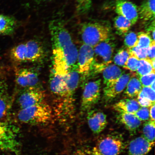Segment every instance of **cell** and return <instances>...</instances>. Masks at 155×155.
Instances as JSON below:
<instances>
[{
  "instance_id": "obj_23",
  "label": "cell",
  "mask_w": 155,
  "mask_h": 155,
  "mask_svg": "<svg viewBox=\"0 0 155 155\" xmlns=\"http://www.w3.org/2000/svg\"><path fill=\"white\" fill-rule=\"evenodd\" d=\"M140 80L135 75L131 77L126 87L125 94L129 98L137 97L142 88Z\"/></svg>"
},
{
  "instance_id": "obj_22",
  "label": "cell",
  "mask_w": 155,
  "mask_h": 155,
  "mask_svg": "<svg viewBox=\"0 0 155 155\" xmlns=\"http://www.w3.org/2000/svg\"><path fill=\"white\" fill-rule=\"evenodd\" d=\"M6 89L5 87H2L0 89V121L2 122L8 114L12 104L11 100Z\"/></svg>"
},
{
  "instance_id": "obj_35",
  "label": "cell",
  "mask_w": 155,
  "mask_h": 155,
  "mask_svg": "<svg viewBox=\"0 0 155 155\" xmlns=\"http://www.w3.org/2000/svg\"><path fill=\"white\" fill-rule=\"evenodd\" d=\"M134 114L141 121L148 120L150 118V110L148 107H140Z\"/></svg>"
},
{
  "instance_id": "obj_2",
  "label": "cell",
  "mask_w": 155,
  "mask_h": 155,
  "mask_svg": "<svg viewBox=\"0 0 155 155\" xmlns=\"http://www.w3.org/2000/svg\"><path fill=\"white\" fill-rule=\"evenodd\" d=\"M49 30L53 51L52 71L63 75L77 69L78 51L63 23L60 20L52 21Z\"/></svg>"
},
{
  "instance_id": "obj_39",
  "label": "cell",
  "mask_w": 155,
  "mask_h": 155,
  "mask_svg": "<svg viewBox=\"0 0 155 155\" xmlns=\"http://www.w3.org/2000/svg\"><path fill=\"white\" fill-rule=\"evenodd\" d=\"M155 104H153L150 107V120L155 121Z\"/></svg>"
},
{
  "instance_id": "obj_31",
  "label": "cell",
  "mask_w": 155,
  "mask_h": 155,
  "mask_svg": "<svg viewBox=\"0 0 155 155\" xmlns=\"http://www.w3.org/2000/svg\"><path fill=\"white\" fill-rule=\"evenodd\" d=\"M139 61V59L136 57L130 54L123 68L125 69L129 70L131 72L137 71Z\"/></svg>"
},
{
  "instance_id": "obj_24",
  "label": "cell",
  "mask_w": 155,
  "mask_h": 155,
  "mask_svg": "<svg viewBox=\"0 0 155 155\" xmlns=\"http://www.w3.org/2000/svg\"><path fill=\"white\" fill-rule=\"evenodd\" d=\"M132 25L130 21L121 15H118L114 19V27L120 35L125 36Z\"/></svg>"
},
{
  "instance_id": "obj_13",
  "label": "cell",
  "mask_w": 155,
  "mask_h": 155,
  "mask_svg": "<svg viewBox=\"0 0 155 155\" xmlns=\"http://www.w3.org/2000/svg\"><path fill=\"white\" fill-rule=\"evenodd\" d=\"M115 11L118 15L130 21L133 25L138 20V9L137 5L127 0H116Z\"/></svg>"
},
{
  "instance_id": "obj_38",
  "label": "cell",
  "mask_w": 155,
  "mask_h": 155,
  "mask_svg": "<svg viewBox=\"0 0 155 155\" xmlns=\"http://www.w3.org/2000/svg\"><path fill=\"white\" fill-rule=\"evenodd\" d=\"M155 41H153L147 50V59H155Z\"/></svg>"
},
{
  "instance_id": "obj_6",
  "label": "cell",
  "mask_w": 155,
  "mask_h": 155,
  "mask_svg": "<svg viewBox=\"0 0 155 155\" xmlns=\"http://www.w3.org/2000/svg\"><path fill=\"white\" fill-rule=\"evenodd\" d=\"M111 29L107 25L99 22H88L82 25L81 35L84 44L94 48L110 38Z\"/></svg>"
},
{
  "instance_id": "obj_10",
  "label": "cell",
  "mask_w": 155,
  "mask_h": 155,
  "mask_svg": "<svg viewBox=\"0 0 155 155\" xmlns=\"http://www.w3.org/2000/svg\"><path fill=\"white\" fill-rule=\"evenodd\" d=\"M16 84L23 89L41 87L39 77L37 71L32 68H21L15 72Z\"/></svg>"
},
{
  "instance_id": "obj_8",
  "label": "cell",
  "mask_w": 155,
  "mask_h": 155,
  "mask_svg": "<svg viewBox=\"0 0 155 155\" xmlns=\"http://www.w3.org/2000/svg\"><path fill=\"white\" fill-rule=\"evenodd\" d=\"M0 148L15 153L19 152L16 132L11 126L2 121H0Z\"/></svg>"
},
{
  "instance_id": "obj_7",
  "label": "cell",
  "mask_w": 155,
  "mask_h": 155,
  "mask_svg": "<svg viewBox=\"0 0 155 155\" xmlns=\"http://www.w3.org/2000/svg\"><path fill=\"white\" fill-rule=\"evenodd\" d=\"M101 82V79H100L85 84L81 100V109L82 111H88L100 100Z\"/></svg>"
},
{
  "instance_id": "obj_3",
  "label": "cell",
  "mask_w": 155,
  "mask_h": 155,
  "mask_svg": "<svg viewBox=\"0 0 155 155\" xmlns=\"http://www.w3.org/2000/svg\"><path fill=\"white\" fill-rule=\"evenodd\" d=\"M46 50L40 41L33 39L17 45L10 52V57L17 63H38L43 61Z\"/></svg>"
},
{
  "instance_id": "obj_20",
  "label": "cell",
  "mask_w": 155,
  "mask_h": 155,
  "mask_svg": "<svg viewBox=\"0 0 155 155\" xmlns=\"http://www.w3.org/2000/svg\"><path fill=\"white\" fill-rule=\"evenodd\" d=\"M119 112L120 121L129 130L134 131L140 127L141 121L134 114L123 112Z\"/></svg>"
},
{
  "instance_id": "obj_16",
  "label": "cell",
  "mask_w": 155,
  "mask_h": 155,
  "mask_svg": "<svg viewBox=\"0 0 155 155\" xmlns=\"http://www.w3.org/2000/svg\"><path fill=\"white\" fill-rule=\"evenodd\" d=\"M154 142H150L143 137L132 140L129 147L128 155H146L154 147Z\"/></svg>"
},
{
  "instance_id": "obj_15",
  "label": "cell",
  "mask_w": 155,
  "mask_h": 155,
  "mask_svg": "<svg viewBox=\"0 0 155 155\" xmlns=\"http://www.w3.org/2000/svg\"><path fill=\"white\" fill-rule=\"evenodd\" d=\"M87 119L89 127L95 134L102 132L107 125L106 116L101 112L94 111L89 112Z\"/></svg>"
},
{
  "instance_id": "obj_28",
  "label": "cell",
  "mask_w": 155,
  "mask_h": 155,
  "mask_svg": "<svg viewBox=\"0 0 155 155\" xmlns=\"http://www.w3.org/2000/svg\"><path fill=\"white\" fill-rule=\"evenodd\" d=\"M130 55L129 49L128 48L119 50L114 57V63L116 65L123 67Z\"/></svg>"
},
{
  "instance_id": "obj_12",
  "label": "cell",
  "mask_w": 155,
  "mask_h": 155,
  "mask_svg": "<svg viewBox=\"0 0 155 155\" xmlns=\"http://www.w3.org/2000/svg\"><path fill=\"white\" fill-rule=\"evenodd\" d=\"M124 147V143L120 139L114 136H108L99 141L96 148L103 155H119Z\"/></svg>"
},
{
  "instance_id": "obj_32",
  "label": "cell",
  "mask_w": 155,
  "mask_h": 155,
  "mask_svg": "<svg viewBox=\"0 0 155 155\" xmlns=\"http://www.w3.org/2000/svg\"><path fill=\"white\" fill-rule=\"evenodd\" d=\"M148 48H141L137 46L129 49L130 54L136 57L139 60L147 59Z\"/></svg>"
},
{
  "instance_id": "obj_36",
  "label": "cell",
  "mask_w": 155,
  "mask_h": 155,
  "mask_svg": "<svg viewBox=\"0 0 155 155\" xmlns=\"http://www.w3.org/2000/svg\"><path fill=\"white\" fill-rule=\"evenodd\" d=\"M155 78V72L140 76V80L143 87H150L152 83L154 82Z\"/></svg>"
},
{
  "instance_id": "obj_5",
  "label": "cell",
  "mask_w": 155,
  "mask_h": 155,
  "mask_svg": "<svg viewBox=\"0 0 155 155\" xmlns=\"http://www.w3.org/2000/svg\"><path fill=\"white\" fill-rule=\"evenodd\" d=\"M115 45L110 38L97 45L94 48V60L90 71L87 78L102 72L112 62V58Z\"/></svg>"
},
{
  "instance_id": "obj_34",
  "label": "cell",
  "mask_w": 155,
  "mask_h": 155,
  "mask_svg": "<svg viewBox=\"0 0 155 155\" xmlns=\"http://www.w3.org/2000/svg\"><path fill=\"white\" fill-rule=\"evenodd\" d=\"M73 155H103L98 152L96 147L93 148H83L78 149Z\"/></svg>"
},
{
  "instance_id": "obj_21",
  "label": "cell",
  "mask_w": 155,
  "mask_h": 155,
  "mask_svg": "<svg viewBox=\"0 0 155 155\" xmlns=\"http://www.w3.org/2000/svg\"><path fill=\"white\" fill-rule=\"evenodd\" d=\"M118 112H123L134 114L140 107L137 100L134 99H125L120 101L114 106Z\"/></svg>"
},
{
  "instance_id": "obj_37",
  "label": "cell",
  "mask_w": 155,
  "mask_h": 155,
  "mask_svg": "<svg viewBox=\"0 0 155 155\" xmlns=\"http://www.w3.org/2000/svg\"><path fill=\"white\" fill-rule=\"evenodd\" d=\"M137 101L138 102L139 105L141 107H149L152 105L153 104H155L153 103L150 101V100L141 97L137 96Z\"/></svg>"
},
{
  "instance_id": "obj_17",
  "label": "cell",
  "mask_w": 155,
  "mask_h": 155,
  "mask_svg": "<svg viewBox=\"0 0 155 155\" xmlns=\"http://www.w3.org/2000/svg\"><path fill=\"white\" fill-rule=\"evenodd\" d=\"M17 26V21L14 17L0 14V35H9L12 34Z\"/></svg>"
},
{
  "instance_id": "obj_4",
  "label": "cell",
  "mask_w": 155,
  "mask_h": 155,
  "mask_svg": "<svg viewBox=\"0 0 155 155\" xmlns=\"http://www.w3.org/2000/svg\"><path fill=\"white\" fill-rule=\"evenodd\" d=\"M17 117L22 123L38 125L49 124L55 116L52 106L45 100L29 107L19 109Z\"/></svg>"
},
{
  "instance_id": "obj_30",
  "label": "cell",
  "mask_w": 155,
  "mask_h": 155,
  "mask_svg": "<svg viewBox=\"0 0 155 155\" xmlns=\"http://www.w3.org/2000/svg\"><path fill=\"white\" fill-rule=\"evenodd\" d=\"M137 96L147 99L153 103L155 104V91L150 87H143Z\"/></svg>"
},
{
  "instance_id": "obj_41",
  "label": "cell",
  "mask_w": 155,
  "mask_h": 155,
  "mask_svg": "<svg viewBox=\"0 0 155 155\" xmlns=\"http://www.w3.org/2000/svg\"><path fill=\"white\" fill-rule=\"evenodd\" d=\"M151 63L153 68L155 69V59H153L151 60Z\"/></svg>"
},
{
  "instance_id": "obj_29",
  "label": "cell",
  "mask_w": 155,
  "mask_h": 155,
  "mask_svg": "<svg viewBox=\"0 0 155 155\" xmlns=\"http://www.w3.org/2000/svg\"><path fill=\"white\" fill-rule=\"evenodd\" d=\"M137 40L136 34L132 31L129 32L125 35L124 42L127 48L130 49L137 46Z\"/></svg>"
},
{
  "instance_id": "obj_27",
  "label": "cell",
  "mask_w": 155,
  "mask_h": 155,
  "mask_svg": "<svg viewBox=\"0 0 155 155\" xmlns=\"http://www.w3.org/2000/svg\"><path fill=\"white\" fill-rule=\"evenodd\" d=\"M137 35L138 40L137 46L139 48H148L152 42L154 41L147 32H140Z\"/></svg>"
},
{
  "instance_id": "obj_19",
  "label": "cell",
  "mask_w": 155,
  "mask_h": 155,
  "mask_svg": "<svg viewBox=\"0 0 155 155\" xmlns=\"http://www.w3.org/2000/svg\"><path fill=\"white\" fill-rule=\"evenodd\" d=\"M102 72L105 86L115 82L123 74L122 70L114 64L108 65Z\"/></svg>"
},
{
  "instance_id": "obj_25",
  "label": "cell",
  "mask_w": 155,
  "mask_h": 155,
  "mask_svg": "<svg viewBox=\"0 0 155 155\" xmlns=\"http://www.w3.org/2000/svg\"><path fill=\"white\" fill-rule=\"evenodd\" d=\"M151 60L148 59L139 60L137 71L139 76L155 72V69L152 67Z\"/></svg>"
},
{
  "instance_id": "obj_26",
  "label": "cell",
  "mask_w": 155,
  "mask_h": 155,
  "mask_svg": "<svg viewBox=\"0 0 155 155\" xmlns=\"http://www.w3.org/2000/svg\"><path fill=\"white\" fill-rule=\"evenodd\" d=\"M155 121L150 120L145 123L143 128V136L150 142H154Z\"/></svg>"
},
{
  "instance_id": "obj_14",
  "label": "cell",
  "mask_w": 155,
  "mask_h": 155,
  "mask_svg": "<svg viewBox=\"0 0 155 155\" xmlns=\"http://www.w3.org/2000/svg\"><path fill=\"white\" fill-rule=\"evenodd\" d=\"M135 75L133 73L123 74L119 79L106 86L104 89V96L107 100L113 99L124 90L130 79Z\"/></svg>"
},
{
  "instance_id": "obj_11",
  "label": "cell",
  "mask_w": 155,
  "mask_h": 155,
  "mask_svg": "<svg viewBox=\"0 0 155 155\" xmlns=\"http://www.w3.org/2000/svg\"><path fill=\"white\" fill-rule=\"evenodd\" d=\"M94 48L83 44L79 49L77 59V71L86 78L90 71L94 57Z\"/></svg>"
},
{
  "instance_id": "obj_33",
  "label": "cell",
  "mask_w": 155,
  "mask_h": 155,
  "mask_svg": "<svg viewBox=\"0 0 155 155\" xmlns=\"http://www.w3.org/2000/svg\"><path fill=\"white\" fill-rule=\"evenodd\" d=\"M77 3L78 11L81 13H86L89 11L92 5V0H75Z\"/></svg>"
},
{
  "instance_id": "obj_42",
  "label": "cell",
  "mask_w": 155,
  "mask_h": 155,
  "mask_svg": "<svg viewBox=\"0 0 155 155\" xmlns=\"http://www.w3.org/2000/svg\"><path fill=\"white\" fill-rule=\"evenodd\" d=\"M155 81L153 82L152 83V84H151L150 87H151V88L152 89V90L154 91H155Z\"/></svg>"
},
{
  "instance_id": "obj_40",
  "label": "cell",
  "mask_w": 155,
  "mask_h": 155,
  "mask_svg": "<svg viewBox=\"0 0 155 155\" xmlns=\"http://www.w3.org/2000/svg\"><path fill=\"white\" fill-rule=\"evenodd\" d=\"M34 1L37 2L38 3H44L51 1L53 0H34Z\"/></svg>"
},
{
  "instance_id": "obj_9",
  "label": "cell",
  "mask_w": 155,
  "mask_h": 155,
  "mask_svg": "<svg viewBox=\"0 0 155 155\" xmlns=\"http://www.w3.org/2000/svg\"><path fill=\"white\" fill-rule=\"evenodd\" d=\"M45 92L41 87L23 89L18 95L17 102L20 109H23L45 100Z\"/></svg>"
},
{
  "instance_id": "obj_1",
  "label": "cell",
  "mask_w": 155,
  "mask_h": 155,
  "mask_svg": "<svg viewBox=\"0 0 155 155\" xmlns=\"http://www.w3.org/2000/svg\"><path fill=\"white\" fill-rule=\"evenodd\" d=\"M77 69L66 74H57L52 71L49 80L50 92L53 98V108L55 117L62 124L71 121L75 113V93L80 76Z\"/></svg>"
},
{
  "instance_id": "obj_18",
  "label": "cell",
  "mask_w": 155,
  "mask_h": 155,
  "mask_svg": "<svg viewBox=\"0 0 155 155\" xmlns=\"http://www.w3.org/2000/svg\"><path fill=\"white\" fill-rule=\"evenodd\" d=\"M139 17L144 22L155 19V0H145L138 9Z\"/></svg>"
}]
</instances>
